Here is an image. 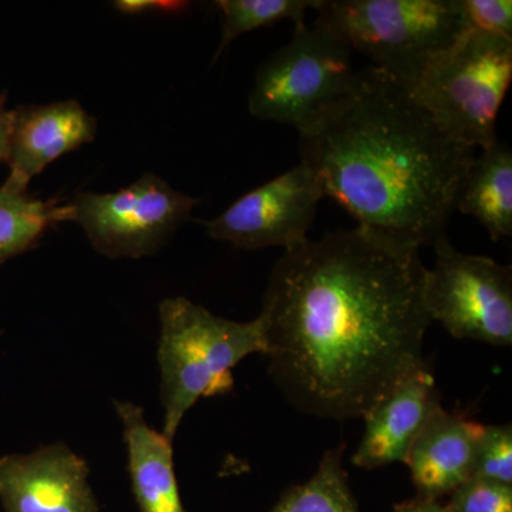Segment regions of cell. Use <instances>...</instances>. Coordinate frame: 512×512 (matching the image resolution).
Listing matches in <instances>:
<instances>
[{
	"mask_svg": "<svg viewBox=\"0 0 512 512\" xmlns=\"http://www.w3.org/2000/svg\"><path fill=\"white\" fill-rule=\"evenodd\" d=\"M426 274L420 249L360 227L285 251L259 318L288 402L320 419H357L421 365Z\"/></svg>",
	"mask_w": 512,
	"mask_h": 512,
	"instance_id": "6da1fadb",
	"label": "cell"
},
{
	"mask_svg": "<svg viewBox=\"0 0 512 512\" xmlns=\"http://www.w3.org/2000/svg\"><path fill=\"white\" fill-rule=\"evenodd\" d=\"M301 163L325 198L365 228L420 249L446 235L477 148L451 133L409 84L367 66L299 131Z\"/></svg>",
	"mask_w": 512,
	"mask_h": 512,
	"instance_id": "7a4b0ae2",
	"label": "cell"
},
{
	"mask_svg": "<svg viewBox=\"0 0 512 512\" xmlns=\"http://www.w3.org/2000/svg\"><path fill=\"white\" fill-rule=\"evenodd\" d=\"M163 434L173 441L185 414L202 397L232 389V369L254 353H265L261 318L235 322L185 298L160 303Z\"/></svg>",
	"mask_w": 512,
	"mask_h": 512,
	"instance_id": "3957f363",
	"label": "cell"
},
{
	"mask_svg": "<svg viewBox=\"0 0 512 512\" xmlns=\"http://www.w3.org/2000/svg\"><path fill=\"white\" fill-rule=\"evenodd\" d=\"M313 10V25L407 84L468 30L461 0H316Z\"/></svg>",
	"mask_w": 512,
	"mask_h": 512,
	"instance_id": "277c9868",
	"label": "cell"
},
{
	"mask_svg": "<svg viewBox=\"0 0 512 512\" xmlns=\"http://www.w3.org/2000/svg\"><path fill=\"white\" fill-rule=\"evenodd\" d=\"M512 80V39L467 30L409 84L451 133L477 150L497 143V117Z\"/></svg>",
	"mask_w": 512,
	"mask_h": 512,
	"instance_id": "5b68a950",
	"label": "cell"
},
{
	"mask_svg": "<svg viewBox=\"0 0 512 512\" xmlns=\"http://www.w3.org/2000/svg\"><path fill=\"white\" fill-rule=\"evenodd\" d=\"M352 57L328 30L296 25L291 42L256 70L249 111L255 119L301 131L352 87L357 74Z\"/></svg>",
	"mask_w": 512,
	"mask_h": 512,
	"instance_id": "8992f818",
	"label": "cell"
},
{
	"mask_svg": "<svg viewBox=\"0 0 512 512\" xmlns=\"http://www.w3.org/2000/svg\"><path fill=\"white\" fill-rule=\"evenodd\" d=\"M424 302L453 338L497 348L512 346V269L488 256L457 251L446 235L433 244Z\"/></svg>",
	"mask_w": 512,
	"mask_h": 512,
	"instance_id": "52a82bcc",
	"label": "cell"
},
{
	"mask_svg": "<svg viewBox=\"0 0 512 512\" xmlns=\"http://www.w3.org/2000/svg\"><path fill=\"white\" fill-rule=\"evenodd\" d=\"M197 204V198L146 173L117 192H79L69 201L70 222L101 255L137 259L164 247Z\"/></svg>",
	"mask_w": 512,
	"mask_h": 512,
	"instance_id": "ba28073f",
	"label": "cell"
},
{
	"mask_svg": "<svg viewBox=\"0 0 512 512\" xmlns=\"http://www.w3.org/2000/svg\"><path fill=\"white\" fill-rule=\"evenodd\" d=\"M323 198L318 178L301 163L249 191L204 225L208 237L237 248L255 251L281 247L288 251L309 239L316 208Z\"/></svg>",
	"mask_w": 512,
	"mask_h": 512,
	"instance_id": "9c48e42d",
	"label": "cell"
},
{
	"mask_svg": "<svg viewBox=\"0 0 512 512\" xmlns=\"http://www.w3.org/2000/svg\"><path fill=\"white\" fill-rule=\"evenodd\" d=\"M0 501L6 512H97L89 467L66 444L0 458Z\"/></svg>",
	"mask_w": 512,
	"mask_h": 512,
	"instance_id": "30bf717a",
	"label": "cell"
},
{
	"mask_svg": "<svg viewBox=\"0 0 512 512\" xmlns=\"http://www.w3.org/2000/svg\"><path fill=\"white\" fill-rule=\"evenodd\" d=\"M439 406V389L424 360L362 417L365 433L353 454V466L376 470L404 463L413 441Z\"/></svg>",
	"mask_w": 512,
	"mask_h": 512,
	"instance_id": "8fae6325",
	"label": "cell"
},
{
	"mask_svg": "<svg viewBox=\"0 0 512 512\" xmlns=\"http://www.w3.org/2000/svg\"><path fill=\"white\" fill-rule=\"evenodd\" d=\"M97 121L76 100L13 109L8 180L3 187L26 192L33 178L64 154L96 140Z\"/></svg>",
	"mask_w": 512,
	"mask_h": 512,
	"instance_id": "7c38bea8",
	"label": "cell"
},
{
	"mask_svg": "<svg viewBox=\"0 0 512 512\" xmlns=\"http://www.w3.org/2000/svg\"><path fill=\"white\" fill-rule=\"evenodd\" d=\"M484 424L439 406L413 441L406 461L417 497L439 501L473 478Z\"/></svg>",
	"mask_w": 512,
	"mask_h": 512,
	"instance_id": "4fadbf2b",
	"label": "cell"
},
{
	"mask_svg": "<svg viewBox=\"0 0 512 512\" xmlns=\"http://www.w3.org/2000/svg\"><path fill=\"white\" fill-rule=\"evenodd\" d=\"M128 471L141 512H185L174 470L173 441L148 426L143 407L117 400Z\"/></svg>",
	"mask_w": 512,
	"mask_h": 512,
	"instance_id": "5bb4252c",
	"label": "cell"
},
{
	"mask_svg": "<svg viewBox=\"0 0 512 512\" xmlns=\"http://www.w3.org/2000/svg\"><path fill=\"white\" fill-rule=\"evenodd\" d=\"M456 211L471 215L493 241L512 235V151L505 143L481 150L468 168Z\"/></svg>",
	"mask_w": 512,
	"mask_h": 512,
	"instance_id": "9a60e30c",
	"label": "cell"
},
{
	"mask_svg": "<svg viewBox=\"0 0 512 512\" xmlns=\"http://www.w3.org/2000/svg\"><path fill=\"white\" fill-rule=\"evenodd\" d=\"M70 222L69 202L43 201L0 187V264L35 248L50 228Z\"/></svg>",
	"mask_w": 512,
	"mask_h": 512,
	"instance_id": "2e32d148",
	"label": "cell"
},
{
	"mask_svg": "<svg viewBox=\"0 0 512 512\" xmlns=\"http://www.w3.org/2000/svg\"><path fill=\"white\" fill-rule=\"evenodd\" d=\"M345 444L323 454L318 471L306 483L286 490L269 512H359L343 470Z\"/></svg>",
	"mask_w": 512,
	"mask_h": 512,
	"instance_id": "e0dca14e",
	"label": "cell"
},
{
	"mask_svg": "<svg viewBox=\"0 0 512 512\" xmlns=\"http://www.w3.org/2000/svg\"><path fill=\"white\" fill-rule=\"evenodd\" d=\"M222 13V35L215 59L228 45L252 30L275 25L282 20L293 26L305 22L309 9H315L316 0H218L214 3Z\"/></svg>",
	"mask_w": 512,
	"mask_h": 512,
	"instance_id": "ac0fdd59",
	"label": "cell"
},
{
	"mask_svg": "<svg viewBox=\"0 0 512 512\" xmlns=\"http://www.w3.org/2000/svg\"><path fill=\"white\" fill-rule=\"evenodd\" d=\"M473 478L512 485V427L484 426L478 439Z\"/></svg>",
	"mask_w": 512,
	"mask_h": 512,
	"instance_id": "d6986e66",
	"label": "cell"
},
{
	"mask_svg": "<svg viewBox=\"0 0 512 512\" xmlns=\"http://www.w3.org/2000/svg\"><path fill=\"white\" fill-rule=\"evenodd\" d=\"M450 495L448 512H512V485L470 478Z\"/></svg>",
	"mask_w": 512,
	"mask_h": 512,
	"instance_id": "ffe728a7",
	"label": "cell"
},
{
	"mask_svg": "<svg viewBox=\"0 0 512 512\" xmlns=\"http://www.w3.org/2000/svg\"><path fill=\"white\" fill-rule=\"evenodd\" d=\"M468 30L512 39L511 0H461Z\"/></svg>",
	"mask_w": 512,
	"mask_h": 512,
	"instance_id": "44dd1931",
	"label": "cell"
},
{
	"mask_svg": "<svg viewBox=\"0 0 512 512\" xmlns=\"http://www.w3.org/2000/svg\"><path fill=\"white\" fill-rule=\"evenodd\" d=\"M114 9L124 13V15H140V13H168V15H177L190 9V2H180V0H119L113 2Z\"/></svg>",
	"mask_w": 512,
	"mask_h": 512,
	"instance_id": "7402d4cb",
	"label": "cell"
},
{
	"mask_svg": "<svg viewBox=\"0 0 512 512\" xmlns=\"http://www.w3.org/2000/svg\"><path fill=\"white\" fill-rule=\"evenodd\" d=\"M12 126L13 110L6 107V94H2L0 96V163L8 161Z\"/></svg>",
	"mask_w": 512,
	"mask_h": 512,
	"instance_id": "603a6c76",
	"label": "cell"
},
{
	"mask_svg": "<svg viewBox=\"0 0 512 512\" xmlns=\"http://www.w3.org/2000/svg\"><path fill=\"white\" fill-rule=\"evenodd\" d=\"M394 512H448V510L440 501L416 497L394 505Z\"/></svg>",
	"mask_w": 512,
	"mask_h": 512,
	"instance_id": "cb8c5ba5",
	"label": "cell"
}]
</instances>
